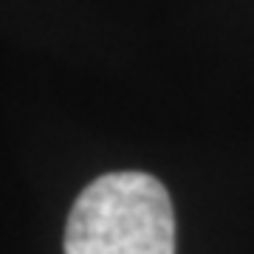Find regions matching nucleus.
I'll return each instance as SVG.
<instances>
[{"mask_svg":"<svg viewBox=\"0 0 254 254\" xmlns=\"http://www.w3.org/2000/svg\"><path fill=\"white\" fill-rule=\"evenodd\" d=\"M65 254H175V212L164 184L147 173L96 178L68 215Z\"/></svg>","mask_w":254,"mask_h":254,"instance_id":"nucleus-1","label":"nucleus"}]
</instances>
